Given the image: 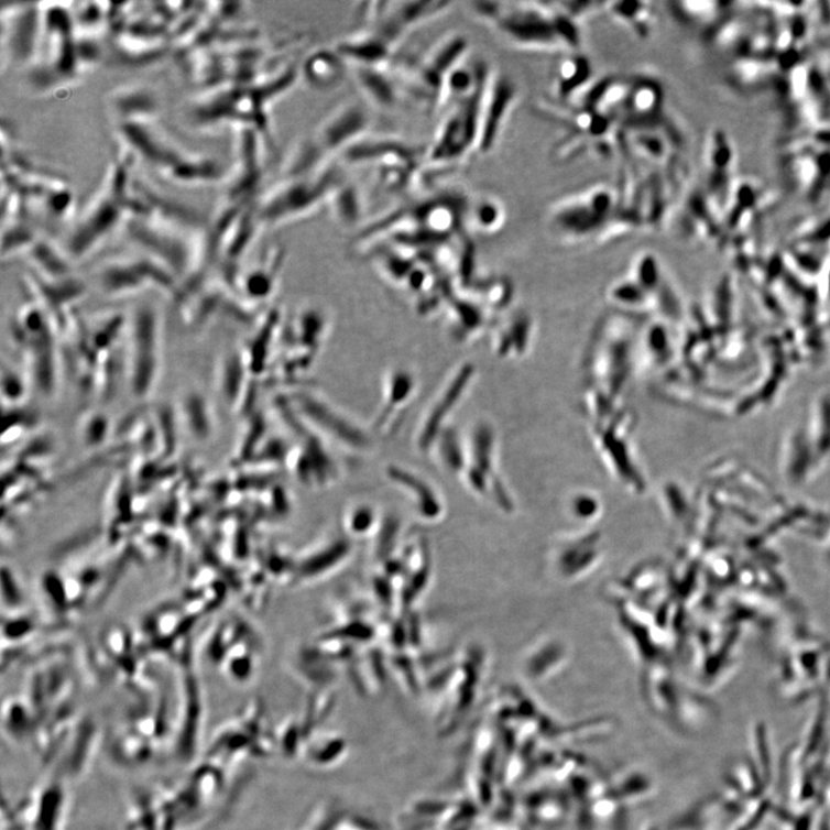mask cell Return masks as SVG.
Returning a JSON list of instances; mask_svg holds the SVG:
<instances>
[{"instance_id": "277c9868", "label": "cell", "mask_w": 830, "mask_h": 830, "mask_svg": "<svg viewBox=\"0 0 830 830\" xmlns=\"http://www.w3.org/2000/svg\"><path fill=\"white\" fill-rule=\"evenodd\" d=\"M621 206L620 192L596 186L559 203L549 214L554 232L570 241L600 238L613 231Z\"/></svg>"}, {"instance_id": "5bb4252c", "label": "cell", "mask_w": 830, "mask_h": 830, "mask_svg": "<svg viewBox=\"0 0 830 830\" xmlns=\"http://www.w3.org/2000/svg\"><path fill=\"white\" fill-rule=\"evenodd\" d=\"M350 75L369 103L379 109H395L404 90L392 70L376 67L349 66Z\"/></svg>"}, {"instance_id": "9c48e42d", "label": "cell", "mask_w": 830, "mask_h": 830, "mask_svg": "<svg viewBox=\"0 0 830 830\" xmlns=\"http://www.w3.org/2000/svg\"><path fill=\"white\" fill-rule=\"evenodd\" d=\"M130 378L136 397L149 395L156 382L160 369V325L156 312L151 307L140 308L132 321Z\"/></svg>"}, {"instance_id": "8fae6325", "label": "cell", "mask_w": 830, "mask_h": 830, "mask_svg": "<svg viewBox=\"0 0 830 830\" xmlns=\"http://www.w3.org/2000/svg\"><path fill=\"white\" fill-rule=\"evenodd\" d=\"M474 374V365L463 363L449 378L445 386L439 390L436 398L426 409L417 430V437H415V443L421 450H432L437 436L448 427V422L462 397L466 396Z\"/></svg>"}, {"instance_id": "ac0fdd59", "label": "cell", "mask_w": 830, "mask_h": 830, "mask_svg": "<svg viewBox=\"0 0 830 830\" xmlns=\"http://www.w3.org/2000/svg\"><path fill=\"white\" fill-rule=\"evenodd\" d=\"M39 295L47 312L61 320L65 308L85 295V284L73 279L51 280L33 275Z\"/></svg>"}, {"instance_id": "3957f363", "label": "cell", "mask_w": 830, "mask_h": 830, "mask_svg": "<svg viewBox=\"0 0 830 830\" xmlns=\"http://www.w3.org/2000/svg\"><path fill=\"white\" fill-rule=\"evenodd\" d=\"M346 179L345 165L337 160L312 176L281 181L255 203L260 226L279 227L313 215L329 205Z\"/></svg>"}, {"instance_id": "484cf974", "label": "cell", "mask_w": 830, "mask_h": 830, "mask_svg": "<svg viewBox=\"0 0 830 830\" xmlns=\"http://www.w3.org/2000/svg\"><path fill=\"white\" fill-rule=\"evenodd\" d=\"M182 414L189 433L206 439L212 433V417L209 405L205 397L198 393L188 394L182 405Z\"/></svg>"}, {"instance_id": "f1b7e54d", "label": "cell", "mask_w": 830, "mask_h": 830, "mask_svg": "<svg viewBox=\"0 0 830 830\" xmlns=\"http://www.w3.org/2000/svg\"><path fill=\"white\" fill-rule=\"evenodd\" d=\"M109 432V422L105 417V415L100 413L91 414L90 417L86 421L83 428L85 441L90 446L101 445V443H103L106 437L108 436Z\"/></svg>"}, {"instance_id": "2e32d148", "label": "cell", "mask_w": 830, "mask_h": 830, "mask_svg": "<svg viewBox=\"0 0 830 830\" xmlns=\"http://www.w3.org/2000/svg\"><path fill=\"white\" fill-rule=\"evenodd\" d=\"M593 65L585 55L567 54L555 69L553 91L560 102H571L582 97L593 83Z\"/></svg>"}, {"instance_id": "44dd1931", "label": "cell", "mask_w": 830, "mask_h": 830, "mask_svg": "<svg viewBox=\"0 0 830 830\" xmlns=\"http://www.w3.org/2000/svg\"><path fill=\"white\" fill-rule=\"evenodd\" d=\"M283 258L282 251H276L265 263L243 277L241 287L248 298L260 302L271 297L277 283Z\"/></svg>"}, {"instance_id": "4fadbf2b", "label": "cell", "mask_w": 830, "mask_h": 830, "mask_svg": "<svg viewBox=\"0 0 830 830\" xmlns=\"http://www.w3.org/2000/svg\"><path fill=\"white\" fill-rule=\"evenodd\" d=\"M516 95L514 85L507 78L493 73L484 92L479 153H490L494 149L510 110L516 101Z\"/></svg>"}, {"instance_id": "6da1fadb", "label": "cell", "mask_w": 830, "mask_h": 830, "mask_svg": "<svg viewBox=\"0 0 830 830\" xmlns=\"http://www.w3.org/2000/svg\"><path fill=\"white\" fill-rule=\"evenodd\" d=\"M470 9L501 39L525 51L567 55L581 45L579 23L554 2H477Z\"/></svg>"}, {"instance_id": "30bf717a", "label": "cell", "mask_w": 830, "mask_h": 830, "mask_svg": "<svg viewBox=\"0 0 830 830\" xmlns=\"http://www.w3.org/2000/svg\"><path fill=\"white\" fill-rule=\"evenodd\" d=\"M372 118L368 108L351 102L338 107L310 134L330 160H338L368 136Z\"/></svg>"}, {"instance_id": "e0dca14e", "label": "cell", "mask_w": 830, "mask_h": 830, "mask_svg": "<svg viewBox=\"0 0 830 830\" xmlns=\"http://www.w3.org/2000/svg\"><path fill=\"white\" fill-rule=\"evenodd\" d=\"M301 73L310 87L327 90L340 85L350 73V67L335 48H324L305 59Z\"/></svg>"}, {"instance_id": "cb8c5ba5", "label": "cell", "mask_w": 830, "mask_h": 830, "mask_svg": "<svg viewBox=\"0 0 830 830\" xmlns=\"http://www.w3.org/2000/svg\"><path fill=\"white\" fill-rule=\"evenodd\" d=\"M279 324L280 315L279 313H273L251 341V345H249L247 353H243L250 374L260 375L265 371V364L272 352L274 332Z\"/></svg>"}, {"instance_id": "d4e9b609", "label": "cell", "mask_w": 830, "mask_h": 830, "mask_svg": "<svg viewBox=\"0 0 830 830\" xmlns=\"http://www.w3.org/2000/svg\"><path fill=\"white\" fill-rule=\"evenodd\" d=\"M28 252H30L34 265L42 273V277L51 280L72 277L67 260L52 243L37 239Z\"/></svg>"}, {"instance_id": "ba28073f", "label": "cell", "mask_w": 830, "mask_h": 830, "mask_svg": "<svg viewBox=\"0 0 830 830\" xmlns=\"http://www.w3.org/2000/svg\"><path fill=\"white\" fill-rule=\"evenodd\" d=\"M17 336L29 349L32 374L42 394L54 392L56 380V348L48 316L37 307L24 310L18 319Z\"/></svg>"}, {"instance_id": "603a6c76", "label": "cell", "mask_w": 830, "mask_h": 830, "mask_svg": "<svg viewBox=\"0 0 830 830\" xmlns=\"http://www.w3.org/2000/svg\"><path fill=\"white\" fill-rule=\"evenodd\" d=\"M338 223L345 227L358 226L363 215V201L357 185L346 179L334 192L328 205Z\"/></svg>"}, {"instance_id": "52a82bcc", "label": "cell", "mask_w": 830, "mask_h": 830, "mask_svg": "<svg viewBox=\"0 0 830 830\" xmlns=\"http://www.w3.org/2000/svg\"><path fill=\"white\" fill-rule=\"evenodd\" d=\"M286 401L316 435L330 438L337 445L352 450L371 447L369 433L324 398L306 392H295Z\"/></svg>"}, {"instance_id": "83f0119b", "label": "cell", "mask_w": 830, "mask_h": 830, "mask_svg": "<svg viewBox=\"0 0 830 830\" xmlns=\"http://www.w3.org/2000/svg\"><path fill=\"white\" fill-rule=\"evenodd\" d=\"M28 393L26 381L14 370L4 369L2 375V395L10 406H17Z\"/></svg>"}, {"instance_id": "4316f807", "label": "cell", "mask_w": 830, "mask_h": 830, "mask_svg": "<svg viewBox=\"0 0 830 830\" xmlns=\"http://www.w3.org/2000/svg\"><path fill=\"white\" fill-rule=\"evenodd\" d=\"M451 323L458 334L470 335L483 325V315L479 307L467 302H455L452 304Z\"/></svg>"}, {"instance_id": "8992f818", "label": "cell", "mask_w": 830, "mask_h": 830, "mask_svg": "<svg viewBox=\"0 0 830 830\" xmlns=\"http://www.w3.org/2000/svg\"><path fill=\"white\" fill-rule=\"evenodd\" d=\"M363 18L373 32L390 45L400 47L412 31L428 21L446 14L452 7L449 2L434 0H406V2H380L368 4Z\"/></svg>"}, {"instance_id": "7c38bea8", "label": "cell", "mask_w": 830, "mask_h": 830, "mask_svg": "<svg viewBox=\"0 0 830 830\" xmlns=\"http://www.w3.org/2000/svg\"><path fill=\"white\" fill-rule=\"evenodd\" d=\"M176 276L165 265L146 255L139 260L109 264L100 274V285L108 295H124L144 286L164 291L176 288Z\"/></svg>"}, {"instance_id": "5b68a950", "label": "cell", "mask_w": 830, "mask_h": 830, "mask_svg": "<svg viewBox=\"0 0 830 830\" xmlns=\"http://www.w3.org/2000/svg\"><path fill=\"white\" fill-rule=\"evenodd\" d=\"M488 83L490 80L446 110L433 143L426 151L425 166H454L479 150L482 106Z\"/></svg>"}, {"instance_id": "7a4b0ae2", "label": "cell", "mask_w": 830, "mask_h": 830, "mask_svg": "<svg viewBox=\"0 0 830 830\" xmlns=\"http://www.w3.org/2000/svg\"><path fill=\"white\" fill-rule=\"evenodd\" d=\"M133 163V156L124 151L110 165L103 184L67 239L66 253L70 258L77 260L90 254L135 214L139 197L132 186Z\"/></svg>"}, {"instance_id": "9a60e30c", "label": "cell", "mask_w": 830, "mask_h": 830, "mask_svg": "<svg viewBox=\"0 0 830 830\" xmlns=\"http://www.w3.org/2000/svg\"><path fill=\"white\" fill-rule=\"evenodd\" d=\"M417 389V378L407 369L398 368L389 373L384 382L382 407L374 425L378 433L386 434L392 429L390 424L397 421L398 414L407 407Z\"/></svg>"}, {"instance_id": "d6986e66", "label": "cell", "mask_w": 830, "mask_h": 830, "mask_svg": "<svg viewBox=\"0 0 830 830\" xmlns=\"http://www.w3.org/2000/svg\"><path fill=\"white\" fill-rule=\"evenodd\" d=\"M602 11L640 40H647L653 32L655 10L647 2H607Z\"/></svg>"}, {"instance_id": "ffe728a7", "label": "cell", "mask_w": 830, "mask_h": 830, "mask_svg": "<svg viewBox=\"0 0 830 830\" xmlns=\"http://www.w3.org/2000/svg\"><path fill=\"white\" fill-rule=\"evenodd\" d=\"M506 210L504 205L492 195H481V197L469 201L467 212V226L483 234L499 232L505 225Z\"/></svg>"}, {"instance_id": "7402d4cb", "label": "cell", "mask_w": 830, "mask_h": 830, "mask_svg": "<svg viewBox=\"0 0 830 830\" xmlns=\"http://www.w3.org/2000/svg\"><path fill=\"white\" fill-rule=\"evenodd\" d=\"M249 375L250 371L243 353L234 352L225 359L221 374H219V386L229 405H238L243 400Z\"/></svg>"}]
</instances>
